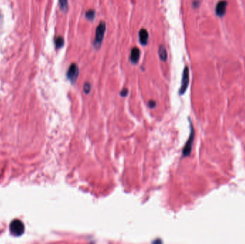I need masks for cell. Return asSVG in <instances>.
<instances>
[{
    "mask_svg": "<svg viewBox=\"0 0 245 244\" xmlns=\"http://www.w3.org/2000/svg\"><path fill=\"white\" fill-rule=\"evenodd\" d=\"M55 47L57 49L62 48V47L65 44V41H64V39L62 37H57L55 39Z\"/></svg>",
    "mask_w": 245,
    "mask_h": 244,
    "instance_id": "30bf717a",
    "label": "cell"
},
{
    "mask_svg": "<svg viewBox=\"0 0 245 244\" xmlns=\"http://www.w3.org/2000/svg\"><path fill=\"white\" fill-rule=\"evenodd\" d=\"M9 230L14 236H20L24 232V223L19 220H14L9 225Z\"/></svg>",
    "mask_w": 245,
    "mask_h": 244,
    "instance_id": "7a4b0ae2",
    "label": "cell"
},
{
    "mask_svg": "<svg viewBox=\"0 0 245 244\" xmlns=\"http://www.w3.org/2000/svg\"><path fill=\"white\" fill-rule=\"evenodd\" d=\"M85 17H86L87 19L90 21V22H93L95 17V11L94 9H89V10H88L86 11V13H85Z\"/></svg>",
    "mask_w": 245,
    "mask_h": 244,
    "instance_id": "7c38bea8",
    "label": "cell"
},
{
    "mask_svg": "<svg viewBox=\"0 0 245 244\" xmlns=\"http://www.w3.org/2000/svg\"><path fill=\"white\" fill-rule=\"evenodd\" d=\"M91 90V85L89 82H85L83 85V91L85 94H89Z\"/></svg>",
    "mask_w": 245,
    "mask_h": 244,
    "instance_id": "4fadbf2b",
    "label": "cell"
},
{
    "mask_svg": "<svg viewBox=\"0 0 245 244\" xmlns=\"http://www.w3.org/2000/svg\"><path fill=\"white\" fill-rule=\"evenodd\" d=\"M128 89H126V88H123L122 90H121V95L122 97H126L128 95Z\"/></svg>",
    "mask_w": 245,
    "mask_h": 244,
    "instance_id": "9a60e30c",
    "label": "cell"
},
{
    "mask_svg": "<svg viewBox=\"0 0 245 244\" xmlns=\"http://www.w3.org/2000/svg\"><path fill=\"white\" fill-rule=\"evenodd\" d=\"M68 0H59L60 9L64 13H66L68 10Z\"/></svg>",
    "mask_w": 245,
    "mask_h": 244,
    "instance_id": "8fae6325",
    "label": "cell"
},
{
    "mask_svg": "<svg viewBox=\"0 0 245 244\" xmlns=\"http://www.w3.org/2000/svg\"><path fill=\"white\" fill-rule=\"evenodd\" d=\"M159 56L161 60L163 62H166L168 58V54L166 47L163 45H160L159 48Z\"/></svg>",
    "mask_w": 245,
    "mask_h": 244,
    "instance_id": "9c48e42d",
    "label": "cell"
},
{
    "mask_svg": "<svg viewBox=\"0 0 245 244\" xmlns=\"http://www.w3.org/2000/svg\"><path fill=\"white\" fill-rule=\"evenodd\" d=\"M191 133L189 138L187 141L186 143L185 146H184L183 151H182V153H183L184 156H189L191 152L192 149V145H193L194 142V130L193 129V127H192L191 123Z\"/></svg>",
    "mask_w": 245,
    "mask_h": 244,
    "instance_id": "5b68a950",
    "label": "cell"
},
{
    "mask_svg": "<svg viewBox=\"0 0 245 244\" xmlns=\"http://www.w3.org/2000/svg\"><path fill=\"white\" fill-rule=\"evenodd\" d=\"M140 55H141V52H140L139 49L138 47H135L131 49V61L133 64L136 65L139 62Z\"/></svg>",
    "mask_w": 245,
    "mask_h": 244,
    "instance_id": "ba28073f",
    "label": "cell"
},
{
    "mask_svg": "<svg viewBox=\"0 0 245 244\" xmlns=\"http://www.w3.org/2000/svg\"><path fill=\"white\" fill-rule=\"evenodd\" d=\"M139 41L142 45L145 46L148 44V40H149V32L146 29H141L139 33Z\"/></svg>",
    "mask_w": 245,
    "mask_h": 244,
    "instance_id": "52a82bcc",
    "label": "cell"
},
{
    "mask_svg": "<svg viewBox=\"0 0 245 244\" xmlns=\"http://www.w3.org/2000/svg\"><path fill=\"white\" fill-rule=\"evenodd\" d=\"M106 31V22L102 21L99 23V24L96 28V30H95V36L94 41H93V46L96 49H99L101 47Z\"/></svg>",
    "mask_w": 245,
    "mask_h": 244,
    "instance_id": "6da1fadb",
    "label": "cell"
},
{
    "mask_svg": "<svg viewBox=\"0 0 245 244\" xmlns=\"http://www.w3.org/2000/svg\"><path fill=\"white\" fill-rule=\"evenodd\" d=\"M156 105V103L155 101H154V100H150L149 103V107L151 108H155Z\"/></svg>",
    "mask_w": 245,
    "mask_h": 244,
    "instance_id": "2e32d148",
    "label": "cell"
},
{
    "mask_svg": "<svg viewBox=\"0 0 245 244\" xmlns=\"http://www.w3.org/2000/svg\"><path fill=\"white\" fill-rule=\"evenodd\" d=\"M199 5H200L199 0H194V1H193V2H192V6H193L194 8H195V9L198 8L199 6Z\"/></svg>",
    "mask_w": 245,
    "mask_h": 244,
    "instance_id": "5bb4252c",
    "label": "cell"
},
{
    "mask_svg": "<svg viewBox=\"0 0 245 244\" xmlns=\"http://www.w3.org/2000/svg\"><path fill=\"white\" fill-rule=\"evenodd\" d=\"M227 4L228 3L226 0H221L220 1H219L216 6V9H215L216 15L219 16V17H222L223 16H224L225 13H226Z\"/></svg>",
    "mask_w": 245,
    "mask_h": 244,
    "instance_id": "8992f818",
    "label": "cell"
},
{
    "mask_svg": "<svg viewBox=\"0 0 245 244\" xmlns=\"http://www.w3.org/2000/svg\"><path fill=\"white\" fill-rule=\"evenodd\" d=\"M79 68L75 63L71 64L67 72V77L73 85H75L78 78Z\"/></svg>",
    "mask_w": 245,
    "mask_h": 244,
    "instance_id": "3957f363",
    "label": "cell"
},
{
    "mask_svg": "<svg viewBox=\"0 0 245 244\" xmlns=\"http://www.w3.org/2000/svg\"><path fill=\"white\" fill-rule=\"evenodd\" d=\"M189 84V70L187 66H186L183 72V76H182L181 85L180 90H179V94L184 95L188 88Z\"/></svg>",
    "mask_w": 245,
    "mask_h": 244,
    "instance_id": "277c9868",
    "label": "cell"
}]
</instances>
